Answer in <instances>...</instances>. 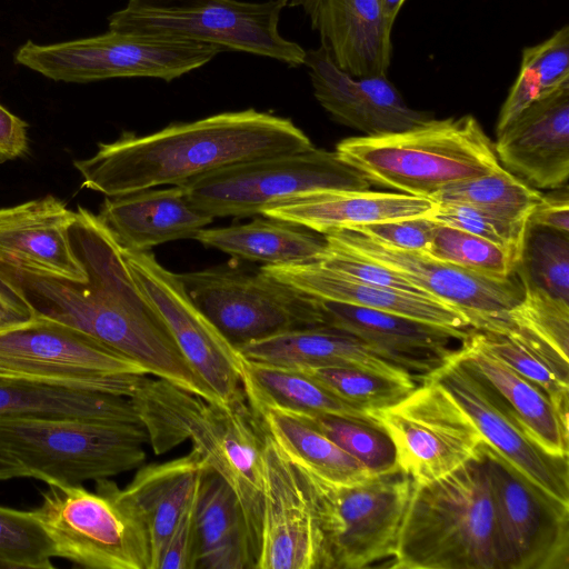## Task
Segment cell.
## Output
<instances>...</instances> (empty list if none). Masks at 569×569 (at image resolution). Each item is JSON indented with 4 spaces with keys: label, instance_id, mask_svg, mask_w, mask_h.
Listing matches in <instances>:
<instances>
[{
    "label": "cell",
    "instance_id": "cell-1",
    "mask_svg": "<svg viewBox=\"0 0 569 569\" xmlns=\"http://www.w3.org/2000/svg\"><path fill=\"white\" fill-rule=\"evenodd\" d=\"M69 238L86 280L2 262L0 279L34 315L72 326L138 362L149 375L218 401L184 360L131 274L120 244L98 216L79 206Z\"/></svg>",
    "mask_w": 569,
    "mask_h": 569
},
{
    "label": "cell",
    "instance_id": "cell-2",
    "mask_svg": "<svg viewBox=\"0 0 569 569\" xmlns=\"http://www.w3.org/2000/svg\"><path fill=\"white\" fill-rule=\"evenodd\" d=\"M290 119L254 109L171 123L146 136L123 132L73 166L82 187L118 197L159 186H184L224 167L308 150Z\"/></svg>",
    "mask_w": 569,
    "mask_h": 569
},
{
    "label": "cell",
    "instance_id": "cell-3",
    "mask_svg": "<svg viewBox=\"0 0 569 569\" xmlns=\"http://www.w3.org/2000/svg\"><path fill=\"white\" fill-rule=\"evenodd\" d=\"M130 400L156 455L190 440L192 448L231 487L244 516L256 566L261 526L264 429L248 400L224 405L149 375Z\"/></svg>",
    "mask_w": 569,
    "mask_h": 569
},
{
    "label": "cell",
    "instance_id": "cell-4",
    "mask_svg": "<svg viewBox=\"0 0 569 569\" xmlns=\"http://www.w3.org/2000/svg\"><path fill=\"white\" fill-rule=\"evenodd\" d=\"M490 479L481 449L437 479L412 483L387 568L496 569Z\"/></svg>",
    "mask_w": 569,
    "mask_h": 569
},
{
    "label": "cell",
    "instance_id": "cell-5",
    "mask_svg": "<svg viewBox=\"0 0 569 569\" xmlns=\"http://www.w3.org/2000/svg\"><path fill=\"white\" fill-rule=\"evenodd\" d=\"M335 151L371 184L423 198L501 166L472 114L432 117L399 132L346 138Z\"/></svg>",
    "mask_w": 569,
    "mask_h": 569
},
{
    "label": "cell",
    "instance_id": "cell-6",
    "mask_svg": "<svg viewBox=\"0 0 569 569\" xmlns=\"http://www.w3.org/2000/svg\"><path fill=\"white\" fill-rule=\"evenodd\" d=\"M146 443L142 426L0 415V449L47 485H81L139 468Z\"/></svg>",
    "mask_w": 569,
    "mask_h": 569
},
{
    "label": "cell",
    "instance_id": "cell-7",
    "mask_svg": "<svg viewBox=\"0 0 569 569\" xmlns=\"http://www.w3.org/2000/svg\"><path fill=\"white\" fill-rule=\"evenodd\" d=\"M283 0H129L109 29L268 57L291 67L306 50L279 32Z\"/></svg>",
    "mask_w": 569,
    "mask_h": 569
},
{
    "label": "cell",
    "instance_id": "cell-8",
    "mask_svg": "<svg viewBox=\"0 0 569 569\" xmlns=\"http://www.w3.org/2000/svg\"><path fill=\"white\" fill-rule=\"evenodd\" d=\"M300 469L312 498L320 569H361L392 559L412 488L405 472L396 468L339 485Z\"/></svg>",
    "mask_w": 569,
    "mask_h": 569
},
{
    "label": "cell",
    "instance_id": "cell-9",
    "mask_svg": "<svg viewBox=\"0 0 569 569\" xmlns=\"http://www.w3.org/2000/svg\"><path fill=\"white\" fill-rule=\"evenodd\" d=\"M116 482L48 483L33 516L49 536L54 557L92 569H150L147 533L118 495Z\"/></svg>",
    "mask_w": 569,
    "mask_h": 569
},
{
    "label": "cell",
    "instance_id": "cell-10",
    "mask_svg": "<svg viewBox=\"0 0 569 569\" xmlns=\"http://www.w3.org/2000/svg\"><path fill=\"white\" fill-rule=\"evenodd\" d=\"M212 218L251 217L295 197L326 190H368L371 183L336 151L316 148L237 163L182 186Z\"/></svg>",
    "mask_w": 569,
    "mask_h": 569
},
{
    "label": "cell",
    "instance_id": "cell-11",
    "mask_svg": "<svg viewBox=\"0 0 569 569\" xmlns=\"http://www.w3.org/2000/svg\"><path fill=\"white\" fill-rule=\"evenodd\" d=\"M0 375L130 398L149 373L88 333L34 315L0 329Z\"/></svg>",
    "mask_w": 569,
    "mask_h": 569
},
{
    "label": "cell",
    "instance_id": "cell-12",
    "mask_svg": "<svg viewBox=\"0 0 569 569\" xmlns=\"http://www.w3.org/2000/svg\"><path fill=\"white\" fill-rule=\"evenodd\" d=\"M220 52L213 46L109 29L103 34L52 44L27 41L14 59L56 81L132 77L171 81L207 64Z\"/></svg>",
    "mask_w": 569,
    "mask_h": 569
},
{
    "label": "cell",
    "instance_id": "cell-13",
    "mask_svg": "<svg viewBox=\"0 0 569 569\" xmlns=\"http://www.w3.org/2000/svg\"><path fill=\"white\" fill-rule=\"evenodd\" d=\"M179 277L193 302L234 347L325 325L319 299L261 270L214 267Z\"/></svg>",
    "mask_w": 569,
    "mask_h": 569
},
{
    "label": "cell",
    "instance_id": "cell-14",
    "mask_svg": "<svg viewBox=\"0 0 569 569\" xmlns=\"http://www.w3.org/2000/svg\"><path fill=\"white\" fill-rule=\"evenodd\" d=\"M496 569H569V505L528 479L488 443Z\"/></svg>",
    "mask_w": 569,
    "mask_h": 569
},
{
    "label": "cell",
    "instance_id": "cell-15",
    "mask_svg": "<svg viewBox=\"0 0 569 569\" xmlns=\"http://www.w3.org/2000/svg\"><path fill=\"white\" fill-rule=\"evenodd\" d=\"M368 415L389 436L397 467L412 483L451 472L485 441L467 412L431 378L397 403Z\"/></svg>",
    "mask_w": 569,
    "mask_h": 569
},
{
    "label": "cell",
    "instance_id": "cell-16",
    "mask_svg": "<svg viewBox=\"0 0 569 569\" xmlns=\"http://www.w3.org/2000/svg\"><path fill=\"white\" fill-rule=\"evenodd\" d=\"M121 249L136 282L198 379L221 403L246 400L242 356L193 302L179 273L149 251Z\"/></svg>",
    "mask_w": 569,
    "mask_h": 569
},
{
    "label": "cell",
    "instance_id": "cell-17",
    "mask_svg": "<svg viewBox=\"0 0 569 569\" xmlns=\"http://www.w3.org/2000/svg\"><path fill=\"white\" fill-rule=\"evenodd\" d=\"M325 237L328 242L395 270L423 292L459 310L469 320L471 329L505 332L512 326L510 312L522 298L517 271L507 279L489 278L421 251L380 244L350 229Z\"/></svg>",
    "mask_w": 569,
    "mask_h": 569
},
{
    "label": "cell",
    "instance_id": "cell-18",
    "mask_svg": "<svg viewBox=\"0 0 569 569\" xmlns=\"http://www.w3.org/2000/svg\"><path fill=\"white\" fill-rule=\"evenodd\" d=\"M426 378L439 382L453 397L486 443L538 487L569 505L568 457L546 452L498 391L465 361L459 349Z\"/></svg>",
    "mask_w": 569,
    "mask_h": 569
},
{
    "label": "cell",
    "instance_id": "cell-19",
    "mask_svg": "<svg viewBox=\"0 0 569 569\" xmlns=\"http://www.w3.org/2000/svg\"><path fill=\"white\" fill-rule=\"evenodd\" d=\"M254 569H320V538L307 479L266 430Z\"/></svg>",
    "mask_w": 569,
    "mask_h": 569
},
{
    "label": "cell",
    "instance_id": "cell-20",
    "mask_svg": "<svg viewBox=\"0 0 569 569\" xmlns=\"http://www.w3.org/2000/svg\"><path fill=\"white\" fill-rule=\"evenodd\" d=\"M303 64L322 108L333 120L363 136L403 131L432 118L409 107L387 76H351L321 46L306 51Z\"/></svg>",
    "mask_w": 569,
    "mask_h": 569
},
{
    "label": "cell",
    "instance_id": "cell-21",
    "mask_svg": "<svg viewBox=\"0 0 569 569\" xmlns=\"http://www.w3.org/2000/svg\"><path fill=\"white\" fill-rule=\"evenodd\" d=\"M500 164L536 189L569 178V82L541 96L497 133Z\"/></svg>",
    "mask_w": 569,
    "mask_h": 569
},
{
    "label": "cell",
    "instance_id": "cell-22",
    "mask_svg": "<svg viewBox=\"0 0 569 569\" xmlns=\"http://www.w3.org/2000/svg\"><path fill=\"white\" fill-rule=\"evenodd\" d=\"M325 325L347 331L387 361L420 381L445 365L470 330L437 326L407 317L320 300Z\"/></svg>",
    "mask_w": 569,
    "mask_h": 569
},
{
    "label": "cell",
    "instance_id": "cell-23",
    "mask_svg": "<svg viewBox=\"0 0 569 569\" xmlns=\"http://www.w3.org/2000/svg\"><path fill=\"white\" fill-rule=\"evenodd\" d=\"M76 211L49 194L0 209V262L71 280H86L69 228Z\"/></svg>",
    "mask_w": 569,
    "mask_h": 569
},
{
    "label": "cell",
    "instance_id": "cell-24",
    "mask_svg": "<svg viewBox=\"0 0 569 569\" xmlns=\"http://www.w3.org/2000/svg\"><path fill=\"white\" fill-rule=\"evenodd\" d=\"M309 17L321 47L341 70L356 77L387 76L393 24L379 0H319Z\"/></svg>",
    "mask_w": 569,
    "mask_h": 569
},
{
    "label": "cell",
    "instance_id": "cell-25",
    "mask_svg": "<svg viewBox=\"0 0 569 569\" xmlns=\"http://www.w3.org/2000/svg\"><path fill=\"white\" fill-rule=\"evenodd\" d=\"M260 270L316 299L389 312L453 329H471L463 313L432 297L359 282L319 263L262 266Z\"/></svg>",
    "mask_w": 569,
    "mask_h": 569
},
{
    "label": "cell",
    "instance_id": "cell-26",
    "mask_svg": "<svg viewBox=\"0 0 569 569\" xmlns=\"http://www.w3.org/2000/svg\"><path fill=\"white\" fill-rule=\"evenodd\" d=\"M97 216L122 248L134 251L193 238L213 220L187 199L182 186L107 197Z\"/></svg>",
    "mask_w": 569,
    "mask_h": 569
},
{
    "label": "cell",
    "instance_id": "cell-27",
    "mask_svg": "<svg viewBox=\"0 0 569 569\" xmlns=\"http://www.w3.org/2000/svg\"><path fill=\"white\" fill-rule=\"evenodd\" d=\"M437 203L397 191L326 190L272 206L262 216L321 234L390 220L430 217Z\"/></svg>",
    "mask_w": 569,
    "mask_h": 569
},
{
    "label": "cell",
    "instance_id": "cell-28",
    "mask_svg": "<svg viewBox=\"0 0 569 569\" xmlns=\"http://www.w3.org/2000/svg\"><path fill=\"white\" fill-rule=\"evenodd\" d=\"M210 468L194 449L176 459L139 467L118 495L144 529L154 569L180 515L197 490L203 472Z\"/></svg>",
    "mask_w": 569,
    "mask_h": 569
},
{
    "label": "cell",
    "instance_id": "cell-29",
    "mask_svg": "<svg viewBox=\"0 0 569 569\" xmlns=\"http://www.w3.org/2000/svg\"><path fill=\"white\" fill-rule=\"evenodd\" d=\"M236 348L242 358L271 366H348L417 381L412 373L387 361L359 338L327 325L283 331Z\"/></svg>",
    "mask_w": 569,
    "mask_h": 569
},
{
    "label": "cell",
    "instance_id": "cell-30",
    "mask_svg": "<svg viewBox=\"0 0 569 569\" xmlns=\"http://www.w3.org/2000/svg\"><path fill=\"white\" fill-rule=\"evenodd\" d=\"M194 569H254L241 506L211 468L201 477L196 501Z\"/></svg>",
    "mask_w": 569,
    "mask_h": 569
},
{
    "label": "cell",
    "instance_id": "cell-31",
    "mask_svg": "<svg viewBox=\"0 0 569 569\" xmlns=\"http://www.w3.org/2000/svg\"><path fill=\"white\" fill-rule=\"evenodd\" d=\"M0 415L142 426L130 398L0 375Z\"/></svg>",
    "mask_w": 569,
    "mask_h": 569
},
{
    "label": "cell",
    "instance_id": "cell-32",
    "mask_svg": "<svg viewBox=\"0 0 569 569\" xmlns=\"http://www.w3.org/2000/svg\"><path fill=\"white\" fill-rule=\"evenodd\" d=\"M459 351L505 399L527 433L548 453L568 457V422L548 395L483 349L471 330Z\"/></svg>",
    "mask_w": 569,
    "mask_h": 569
},
{
    "label": "cell",
    "instance_id": "cell-33",
    "mask_svg": "<svg viewBox=\"0 0 569 569\" xmlns=\"http://www.w3.org/2000/svg\"><path fill=\"white\" fill-rule=\"evenodd\" d=\"M256 218L244 224L203 228L193 239L263 266H300L319 263L327 248L326 237L283 220Z\"/></svg>",
    "mask_w": 569,
    "mask_h": 569
},
{
    "label": "cell",
    "instance_id": "cell-34",
    "mask_svg": "<svg viewBox=\"0 0 569 569\" xmlns=\"http://www.w3.org/2000/svg\"><path fill=\"white\" fill-rule=\"evenodd\" d=\"M242 379L251 408L295 415H330L376 423L367 412L340 400L297 369L242 359ZM377 425V423H376Z\"/></svg>",
    "mask_w": 569,
    "mask_h": 569
},
{
    "label": "cell",
    "instance_id": "cell-35",
    "mask_svg": "<svg viewBox=\"0 0 569 569\" xmlns=\"http://www.w3.org/2000/svg\"><path fill=\"white\" fill-rule=\"evenodd\" d=\"M263 429L297 466L327 481L353 485L372 473L322 432L301 419L271 408H252Z\"/></svg>",
    "mask_w": 569,
    "mask_h": 569
},
{
    "label": "cell",
    "instance_id": "cell-36",
    "mask_svg": "<svg viewBox=\"0 0 569 569\" xmlns=\"http://www.w3.org/2000/svg\"><path fill=\"white\" fill-rule=\"evenodd\" d=\"M471 333L483 349L542 389L560 417L568 422V359L515 323L505 332L471 329Z\"/></svg>",
    "mask_w": 569,
    "mask_h": 569
},
{
    "label": "cell",
    "instance_id": "cell-37",
    "mask_svg": "<svg viewBox=\"0 0 569 569\" xmlns=\"http://www.w3.org/2000/svg\"><path fill=\"white\" fill-rule=\"evenodd\" d=\"M543 193L500 166L463 181L450 183L429 199L436 203L476 206L513 221H528Z\"/></svg>",
    "mask_w": 569,
    "mask_h": 569
},
{
    "label": "cell",
    "instance_id": "cell-38",
    "mask_svg": "<svg viewBox=\"0 0 569 569\" xmlns=\"http://www.w3.org/2000/svg\"><path fill=\"white\" fill-rule=\"evenodd\" d=\"M297 370L343 402L367 413L397 403L417 387L416 381L400 380L357 367L323 366Z\"/></svg>",
    "mask_w": 569,
    "mask_h": 569
},
{
    "label": "cell",
    "instance_id": "cell-39",
    "mask_svg": "<svg viewBox=\"0 0 569 569\" xmlns=\"http://www.w3.org/2000/svg\"><path fill=\"white\" fill-rule=\"evenodd\" d=\"M425 253L495 279L512 277L520 264L501 247L479 236L438 222Z\"/></svg>",
    "mask_w": 569,
    "mask_h": 569
},
{
    "label": "cell",
    "instance_id": "cell-40",
    "mask_svg": "<svg viewBox=\"0 0 569 569\" xmlns=\"http://www.w3.org/2000/svg\"><path fill=\"white\" fill-rule=\"evenodd\" d=\"M289 415L322 432L372 475L398 468L393 443L376 423L330 415Z\"/></svg>",
    "mask_w": 569,
    "mask_h": 569
},
{
    "label": "cell",
    "instance_id": "cell-41",
    "mask_svg": "<svg viewBox=\"0 0 569 569\" xmlns=\"http://www.w3.org/2000/svg\"><path fill=\"white\" fill-rule=\"evenodd\" d=\"M516 271L522 284V298L510 312L512 323L531 332L568 359L569 302L535 284L521 263Z\"/></svg>",
    "mask_w": 569,
    "mask_h": 569
},
{
    "label": "cell",
    "instance_id": "cell-42",
    "mask_svg": "<svg viewBox=\"0 0 569 569\" xmlns=\"http://www.w3.org/2000/svg\"><path fill=\"white\" fill-rule=\"evenodd\" d=\"M53 545L31 511L0 506V568L52 569Z\"/></svg>",
    "mask_w": 569,
    "mask_h": 569
},
{
    "label": "cell",
    "instance_id": "cell-43",
    "mask_svg": "<svg viewBox=\"0 0 569 569\" xmlns=\"http://www.w3.org/2000/svg\"><path fill=\"white\" fill-rule=\"evenodd\" d=\"M521 267L535 284L569 302L568 234L529 226Z\"/></svg>",
    "mask_w": 569,
    "mask_h": 569
},
{
    "label": "cell",
    "instance_id": "cell-44",
    "mask_svg": "<svg viewBox=\"0 0 569 569\" xmlns=\"http://www.w3.org/2000/svg\"><path fill=\"white\" fill-rule=\"evenodd\" d=\"M430 218L438 223L479 236L522 261L528 221H513L486 209L460 202L437 203Z\"/></svg>",
    "mask_w": 569,
    "mask_h": 569
},
{
    "label": "cell",
    "instance_id": "cell-45",
    "mask_svg": "<svg viewBox=\"0 0 569 569\" xmlns=\"http://www.w3.org/2000/svg\"><path fill=\"white\" fill-rule=\"evenodd\" d=\"M519 71L536 83L541 96L569 82V26L561 27L542 42L525 48Z\"/></svg>",
    "mask_w": 569,
    "mask_h": 569
},
{
    "label": "cell",
    "instance_id": "cell-46",
    "mask_svg": "<svg viewBox=\"0 0 569 569\" xmlns=\"http://www.w3.org/2000/svg\"><path fill=\"white\" fill-rule=\"evenodd\" d=\"M319 264L367 284L432 297L413 286L395 270L328 241L325 256Z\"/></svg>",
    "mask_w": 569,
    "mask_h": 569
},
{
    "label": "cell",
    "instance_id": "cell-47",
    "mask_svg": "<svg viewBox=\"0 0 569 569\" xmlns=\"http://www.w3.org/2000/svg\"><path fill=\"white\" fill-rule=\"evenodd\" d=\"M436 221L430 217H415L369 223L355 230L375 242L406 251L425 252L430 243Z\"/></svg>",
    "mask_w": 569,
    "mask_h": 569
},
{
    "label": "cell",
    "instance_id": "cell-48",
    "mask_svg": "<svg viewBox=\"0 0 569 569\" xmlns=\"http://www.w3.org/2000/svg\"><path fill=\"white\" fill-rule=\"evenodd\" d=\"M198 489L199 486L180 515L154 569H194V509Z\"/></svg>",
    "mask_w": 569,
    "mask_h": 569
},
{
    "label": "cell",
    "instance_id": "cell-49",
    "mask_svg": "<svg viewBox=\"0 0 569 569\" xmlns=\"http://www.w3.org/2000/svg\"><path fill=\"white\" fill-rule=\"evenodd\" d=\"M543 194L533 211L528 224L569 234V196L567 184Z\"/></svg>",
    "mask_w": 569,
    "mask_h": 569
},
{
    "label": "cell",
    "instance_id": "cell-50",
    "mask_svg": "<svg viewBox=\"0 0 569 569\" xmlns=\"http://www.w3.org/2000/svg\"><path fill=\"white\" fill-rule=\"evenodd\" d=\"M28 124L0 104V162L28 152Z\"/></svg>",
    "mask_w": 569,
    "mask_h": 569
},
{
    "label": "cell",
    "instance_id": "cell-51",
    "mask_svg": "<svg viewBox=\"0 0 569 569\" xmlns=\"http://www.w3.org/2000/svg\"><path fill=\"white\" fill-rule=\"evenodd\" d=\"M33 316L28 303L0 279V329L24 322Z\"/></svg>",
    "mask_w": 569,
    "mask_h": 569
},
{
    "label": "cell",
    "instance_id": "cell-52",
    "mask_svg": "<svg viewBox=\"0 0 569 569\" xmlns=\"http://www.w3.org/2000/svg\"><path fill=\"white\" fill-rule=\"evenodd\" d=\"M19 477H30V473L21 463L0 449V480Z\"/></svg>",
    "mask_w": 569,
    "mask_h": 569
},
{
    "label": "cell",
    "instance_id": "cell-53",
    "mask_svg": "<svg viewBox=\"0 0 569 569\" xmlns=\"http://www.w3.org/2000/svg\"><path fill=\"white\" fill-rule=\"evenodd\" d=\"M386 18L390 23H395L399 11L405 4L406 0H379Z\"/></svg>",
    "mask_w": 569,
    "mask_h": 569
},
{
    "label": "cell",
    "instance_id": "cell-54",
    "mask_svg": "<svg viewBox=\"0 0 569 569\" xmlns=\"http://www.w3.org/2000/svg\"><path fill=\"white\" fill-rule=\"evenodd\" d=\"M286 7H301L309 16L316 8L319 0H283Z\"/></svg>",
    "mask_w": 569,
    "mask_h": 569
}]
</instances>
